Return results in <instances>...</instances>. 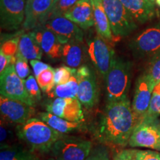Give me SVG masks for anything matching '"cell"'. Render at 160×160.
<instances>
[{
  "mask_svg": "<svg viewBox=\"0 0 160 160\" xmlns=\"http://www.w3.org/2000/svg\"><path fill=\"white\" fill-rule=\"evenodd\" d=\"M160 116V82L155 85L149 108L144 119H157Z\"/></svg>",
  "mask_w": 160,
  "mask_h": 160,
  "instance_id": "27",
  "label": "cell"
},
{
  "mask_svg": "<svg viewBox=\"0 0 160 160\" xmlns=\"http://www.w3.org/2000/svg\"><path fill=\"white\" fill-rule=\"evenodd\" d=\"M37 80L40 89L44 93L49 94L54 89L56 85L54 82V69L51 67L44 71L37 78Z\"/></svg>",
  "mask_w": 160,
  "mask_h": 160,
  "instance_id": "26",
  "label": "cell"
},
{
  "mask_svg": "<svg viewBox=\"0 0 160 160\" xmlns=\"http://www.w3.org/2000/svg\"><path fill=\"white\" fill-rule=\"evenodd\" d=\"M19 51L27 59L39 60L42 59L43 51L37 41L34 31L24 33L20 37Z\"/></svg>",
  "mask_w": 160,
  "mask_h": 160,
  "instance_id": "21",
  "label": "cell"
},
{
  "mask_svg": "<svg viewBox=\"0 0 160 160\" xmlns=\"http://www.w3.org/2000/svg\"><path fill=\"white\" fill-rule=\"evenodd\" d=\"M128 47L136 58L152 57L160 51V23L142 31L130 41Z\"/></svg>",
  "mask_w": 160,
  "mask_h": 160,
  "instance_id": "8",
  "label": "cell"
},
{
  "mask_svg": "<svg viewBox=\"0 0 160 160\" xmlns=\"http://www.w3.org/2000/svg\"><path fill=\"white\" fill-rule=\"evenodd\" d=\"M138 123L128 98L108 102L100 120L99 137L109 145L125 147Z\"/></svg>",
  "mask_w": 160,
  "mask_h": 160,
  "instance_id": "1",
  "label": "cell"
},
{
  "mask_svg": "<svg viewBox=\"0 0 160 160\" xmlns=\"http://www.w3.org/2000/svg\"><path fill=\"white\" fill-rule=\"evenodd\" d=\"M57 0H30L26 2L25 30L36 29L47 21Z\"/></svg>",
  "mask_w": 160,
  "mask_h": 160,
  "instance_id": "14",
  "label": "cell"
},
{
  "mask_svg": "<svg viewBox=\"0 0 160 160\" xmlns=\"http://www.w3.org/2000/svg\"><path fill=\"white\" fill-rule=\"evenodd\" d=\"M27 1H30V0H26V2H27Z\"/></svg>",
  "mask_w": 160,
  "mask_h": 160,
  "instance_id": "40",
  "label": "cell"
},
{
  "mask_svg": "<svg viewBox=\"0 0 160 160\" xmlns=\"http://www.w3.org/2000/svg\"><path fill=\"white\" fill-rule=\"evenodd\" d=\"M26 0H0L1 28L13 31L24 23Z\"/></svg>",
  "mask_w": 160,
  "mask_h": 160,
  "instance_id": "12",
  "label": "cell"
},
{
  "mask_svg": "<svg viewBox=\"0 0 160 160\" xmlns=\"http://www.w3.org/2000/svg\"><path fill=\"white\" fill-rule=\"evenodd\" d=\"M156 84L146 72L138 78L136 82L132 108L139 122L145 117L149 108L152 93Z\"/></svg>",
  "mask_w": 160,
  "mask_h": 160,
  "instance_id": "10",
  "label": "cell"
},
{
  "mask_svg": "<svg viewBox=\"0 0 160 160\" xmlns=\"http://www.w3.org/2000/svg\"><path fill=\"white\" fill-rule=\"evenodd\" d=\"M135 149H124L117 153L113 160H136Z\"/></svg>",
  "mask_w": 160,
  "mask_h": 160,
  "instance_id": "36",
  "label": "cell"
},
{
  "mask_svg": "<svg viewBox=\"0 0 160 160\" xmlns=\"http://www.w3.org/2000/svg\"><path fill=\"white\" fill-rule=\"evenodd\" d=\"M77 70L68 66H62L54 69L55 85H62L67 83L73 75L77 73Z\"/></svg>",
  "mask_w": 160,
  "mask_h": 160,
  "instance_id": "29",
  "label": "cell"
},
{
  "mask_svg": "<svg viewBox=\"0 0 160 160\" xmlns=\"http://www.w3.org/2000/svg\"><path fill=\"white\" fill-rule=\"evenodd\" d=\"M42 26L53 32L57 37L59 42L62 45L71 42L82 43L83 41L82 31L77 24L64 16L51 18Z\"/></svg>",
  "mask_w": 160,
  "mask_h": 160,
  "instance_id": "9",
  "label": "cell"
},
{
  "mask_svg": "<svg viewBox=\"0 0 160 160\" xmlns=\"http://www.w3.org/2000/svg\"><path fill=\"white\" fill-rule=\"evenodd\" d=\"M0 111L4 119L19 125L26 122L32 118L35 112L32 106L3 96L0 97Z\"/></svg>",
  "mask_w": 160,
  "mask_h": 160,
  "instance_id": "16",
  "label": "cell"
},
{
  "mask_svg": "<svg viewBox=\"0 0 160 160\" xmlns=\"http://www.w3.org/2000/svg\"><path fill=\"white\" fill-rule=\"evenodd\" d=\"M85 160H110L108 151L103 146H98L92 150Z\"/></svg>",
  "mask_w": 160,
  "mask_h": 160,
  "instance_id": "34",
  "label": "cell"
},
{
  "mask_svg": "<svg viewBox=\"0 0 160 160\" xmlns=\"http://www.w3.org/2000/svg\"><path fill=\"white\" fill-rule=\"evenodd\" d=\"M76 76L79 83L77 98L86 108H92L97 102L98 91L96 77L86 65L77 69Z\"/></svg>",
  "mask_w": 160,
  "mask_h": 160,
  "instance_id": "11",
  "label": "cell"
},
{
  "mask_svg": "<svg viewBox=\"0 0 160 160\" xmlns=\"http://www.w3.org/2000/svg\"><path fill=\"white\" fill-rule=\"evenodd\" d=\"M79 0H57L48 19L56 17H59V16H63Z\"/></svg>",
  "mask_w": 160,
  "mask_h": 160,
  "instance_id": "30",
  "label": "cell"
},
{
  "mask_svg": "<svg viewBox=\"0 0 160 160\" xmlns=\"http://www.w3.org/2000/svg\"><path fill=\"white\" fill-rule=\"evenodd\" d=\"M37 41L45 54L51 59H59L62 56L63 45L53 32L40 26L33 30Z\"/></svg>",
  "mask_w": 160,
  "mask_h": 160,
  "instance_id": "19",
  "label": "cell"
},
{
  "mask_svg": "<svg viewBox=\"0 0 160 160\" xmlns=\"http://www.w3.org/2000/svg\"><path fill=\"white\" fill-rule=\"evenodd\" d=\"M0 92L1 96L8 99L17 100L32 107L36 105L26 90L25 80L17 75L14 65H9L1 73Z\"/></svg>",
  "mask_w": 160,
  "mask_h": 160,
  "instance_id": "7",
  "label": "cell"
},
{
  "mask_svg": "<svg viewBox=\"0 0 160 160\" xmlns=\"http://www.w3.org/2000/svg\"><path fill=\"white\" fill-rule=\"evenodd\" d=\"M16 57H17V61L14 65L15 71L22 79H25L27 77H29L31 72L28 64V59L21 54L19 51H18Z\"/></svg>",
  "mask_w": 160,
  "mask_h": 160,
  "instance_id": "32",
  "label": "cell"
},
{
  "mask_svg": "<svg viewBox=\"0 0 160 160\" xmlns=\"http://www.w3.org/2000/svg\"><path fill=\"white\" fill-rule=\"evenodd\" d=\"M93 6L94 25L98 34L105 40L112 41L113 39V33L104 8L102 0H93Z\"/></svg>",
  "mask_w": 160,
  "mask_h": 160,
  "instance_id": "20",
  "label": "cell"
},
{
  "mask_svg": "<svg viewBox=\"0 0 160 160\" xmlns=\"http://www.w3.org/2000/svg\"><path fill=\"white\" fill-rule=\"evenodd\" d=\"M20 37H16L14 39L8 40L4 42L1 46V51L8 57L11 58H17L18 51H19V42Z\"/></svg>",
  "mask_w": 160,
  "mask_h": 160,
  "instance_id": "33",
  "label": "cell"
},
{
  "mask_svg": "<svg viewBox=\"0 0 160 160\" xmlns=\"http://www.w3.org/2000/svg\"><path fill=\"white\" fill-rule=\"evenodd\" d=\"M0 160H38V157L31 151L17 145L1 146Z\"/></svg>",
  "mask_w": 160,
  "mask_h": 160,
  "instance_id": "24",
  "label": "cell"
},
{
  "mask_svg": "<svg viewBox=\"0 0 160 160\" xmlns=\"http://www.w3.org/2000/svg\"><path fill=\"white\" fill-rule=\"evenodd\" d=\"M82 49L79 42H71L63 45L61 58L67 66L71 68L79 67L82 61Z\"/></svg>",
  "mask_w": 160,
  "mask_h": 160,
  "instance_id": "23",
  "label": "cell"
},
{
  "mask_svg": "<svg viewBox=\"0 0 160 160\" xmlns=\"http://www.w3.org/2000/svg\"><path fill=\"white\" fill-rule=\"evenodd\" d=\"M25 84L26 90L34 103L36 104L37 102L40 101L42 98L41 91H40L39 85L37 82V80L36 79V77L32 75L29 76L25 81Z\"/></svg>",
  "mask_w": 160,
  "mask_h": 160,
  "instance_id": "31",
  "label": "cell"
},
{
  "mask_svg": "<svg viewBox=\"0 0 160 160\" xmlns=\"http://www.w3.org/2000/svg\"><path fill=\"white\" fill-rule=\"evenodd\" d=\"M136 22L144 24L155 17L156 8L152 0H120Z\"/></svg>",
  "mask_w": 160,
  "mask_h": 160,
  "instance_id": "18",
  "label": "cell"
},
{
  "mask_svg": "<svg viewBox=\"0 0 160 160\" xmlns=\"http://www.w3.org/2000/svg\"><path fill=\"white\" fill-rule=\"evenodd\" d=\"M48 112L73 122H82L84 114L78 98H56L46 108Z\"/></svg>",
  "mask_w": 160,
  "mask_h": 160,
  "instance_id": "15",
  "label": "cell"
},
{
  "mask_svg": "<svg viewBox=\"0 0 160 160\" xmlns=\"http://www.w3.org/2000/svg\"><path fill=\"white\" fill-rule=\"evenodd\" d=\"M113 35L125 37L137 28L135 20L120 0H102Z\"/></svg>",
  "mask_w": 160,
  "mask_h": 160,
  "instance_id": "5",
  "label": "cell"
},
{
  "mask_svg": "<svg viewBox=\"0 0 160 160\" xmlns=\"http://www.w3.org/2000/svg\"><path fill=\"white\" fill-rule=\"evenodd\" d=\"M91 151V141L66 135L57 140L51 150L57 160H85Z\"/></svg>",
  "mask_w": 160,
  "mask_h": 160,
  "instance_id": "4",
  "label": "cell"
},
{
  "mask_svg": "<svg viewBox=\"0 0 160 160\" xmlns=\"http://www.w3.org/2000/svg\"><path fill=\"white\" fill-rule=\"evenodd\" d=\"M17 133L18 137L31 146L33 151L42 153L51 151L56 142L63 136L37 118H31L26 122L19 125Z\"/></svg>",
  "mask_w": 160,
  "mask_h": 160,
  "instance_id": "2",
  "label": "cell"
},
{
  "mask_svg": "<svg viewBox=\"0 0 160 160\" xmlns=\"http://www.w3.org/2000/svg\"><path fill=\"white\" fill-rule=\"evenodd\" d=\"M30 63H31L32 68H33V74H34V77L36 78L39 77L44 71H45V70L51 68V66L48 65V64L44 63L42 62L39 61V60L38 59L31 60Z\"/></svg>",
  "mask_w": 160,
  "mask_h": 160,
  "instance_id": "37",
  "label": "cell"
},
{
  "mask_svg": "<svg viewBox=\"0 0 160 160\" xmlns=\"http://www.w3.org/2000/svg\"><path fill=\"white\" fill-rule=\"evenodd\" d=\"M131 148H146L160 151V120L143 119L129 139Z\"/></svg>",
  "mask_w": 160,
  "mask_h": 160,
  "instance_id": "6",
  "label": "cell"
},
{
  "mask_svg": "<svg viewBox=\"0 0 160 160\" xmlns=\"http://www.w3.org/2000/svg\"><path fill=\"white\" fill-rule=\"evenodd\" d=\"M40 119L47 123L52 128L59 132L62 134H68V133H75L82 130V122H73L68 120L60 118L53 113H40Z\"/></svg>",
  "mask_w": 160,
  "mask_h": 160,
  "instance_id": "22",
  "label": "cell"
},
{
  "mask_svg": "<svg viewBox=\"0 0 160 160\" xmlns=\"http://www.w3.org/2000/svg\"><path fill=\"white\" fill-rule=\"evenodd\" d=\"M78 89L79 83L75 73L67 83L56 85L53 91V96L57 98H77Z\"/></svg>",
  "mask_w": 160,
  "mask_h": 160,
  "instance_id": "25",
  "label": "cell"
},
{
  "mask_svg": "<svg viewBox=\"0 0 160 160\" xmlns=\"http://www.w3.org/2000/svg\"><path fill=\"white\" fill-rule=\"evenodd\" d=\"M155 3L157 4L159 7H160V0H155Z\"/></svg>",
  "mask_w": 160,
  "mask_h": 160,
  "instance_id": "39",
  "label": "cell"
},
{
  "mask_svg": "<svg viewBox=\"0 0 160 160\" xmlns=\"http://www.w3.org/2000/svg\"><path fill=\"white\" fill-rule=\"evenodd\" d=\"M8 137V131L5 129V126L3 125L2 122H1V137H0V139H1V144L3 143V142L5 141V139Z\"/></svg>",
  "mask_w": 160,
  "mask_h": 160,
  "instance_id": "38",
  "label": "cell"
},
{
  "mask_svg": "<svg viewBox=\"0 0 160 160\" xmlns=\"http://www.w3.org/2000/svg\"><path fill=\"white\" fill-rule=\"evenodd\" d=\"M156 85L160 82V51L151 57L148 67L145 71Z\"/></svg>",
  "mask_w": 160,
  "mask_h": 160,
  "instance_id": "28",
  "label": "cell"
},
{
  "mask_svg": "<svg viewBox=\"0 0 160 160\" xmlns=\"http://www.w3.org/2000/svg\"><path fill=\"white\" fill-rule=\"evenodd\" d=\"M63 16L81 28H90L95 24L93 0H79Z\"/></svg>",
  "mask_w": 160,
  "mask_h": 160,
  "instance_id": "17",
  "label": "cell"
},
{
  "mask_svg": "<svg viewBox=\"0 0 160 160\" xmlns=\"http://www.w3.org/2000/svg\"><path fill=\"white\" fill-rule=\"evenodd\" d=\"M152 1H153V2H155V0H152Z\"/></svg>",
  "mask_w": 160,
  "mask_h": 160,
  "instance_id": "41",
  "label": "cell"
},
{
  "mask_svg": "<svg viewBox=\"0 0 160 160\" xmlns=\"http://www.w3.org/2000/svg\"><path fill=\"white\" fill-rule=\"evenodd\" d=\"M136 160H160V152L151 150H137Z\"/></svg>",
  "mask_w": 160,
  "mask_h": 160,
  "instance_id": "35",
  "label": "cell"
},
{
  "mask_svg": "<svg viewBox=\"0 0 160 160\" xmlns=\"http://www.w3.org/2000/svg\"><path fill=\"white\" fill-rule=\"evenodd\" d=\"M88 55L96 69L103 77H106L115 53L100 36L93 38L88 43Z\"/></svg>",
  "mask_w": 160,
  "mask_h": 160,
  "instance_id": "13",
  "label": "cell"
},
{
  "mask_svg": "<svg viewBox=\"0 0 160 160\" xmlns=\"http://www.w3.org/2000/svg\"><path fill=\"white\" fill-rule=\"evenodd\" d=\"M132 62L114 54L106 76L108 102H116L128 98L132 73Z\"/></svg>",
  "mask_w": 160,
  "mask_h": 160,
  "instance_id": "3",
  "label": "cell"
}]
</instances>
